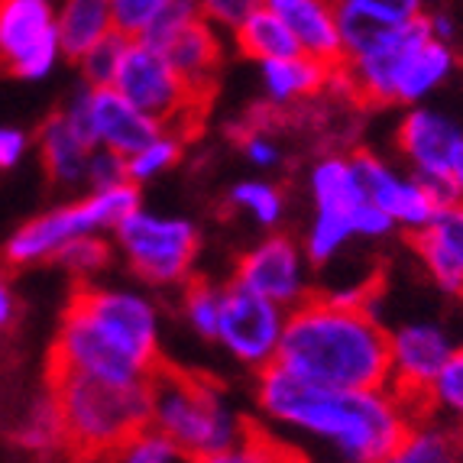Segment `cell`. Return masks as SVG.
Listing matches in <instances>:
<instances>
[{"label": "cell", "instance_id": "6da1fadb", "mask_svg": "<svg viewBox=\"0 0 463 463\" xmlns=\"http://www.w3.org/2000/svg\"><path fill=\"white\" fill-rule=\"evenodd\" d=\"M256 402L263 415L301 434L327 440L347 460L383 463L392 460L409 428L402 402L379 389H337L298 376L279 360L260 370Z\"/></svg>", "mask_w": 463, "mask_h": 463}, {"label": "cell", "instance_id": "7a4b0ae2", "mask_svg": "<svg viewBox=\"0 0 463 463\" xmlns=\"http://www.w3.org/2000/svg\"><path fill=\"white\" fill-rule=\"evenodd\" d=\"M276 360L321 386L379 389L389 383V331L364 305L308 295L288 308Z\"/></svg>", "mask_w": 463, "mask_h": 463}, {"label": "cell", "instance_id": "3957f363", "mask_svg": "<svg viewBox=\"0 0 463 463\" xmlns=\"http://www.w3.org/2000/svg\"><path fill=\"white\" fill-rule=\"evenodd\" d=\"M52 366L104 379H149L159 366V315L127 288H78L52 347Z\"/></svg>", "mask_w": 463, "mask_h": 463}, {"label": "cell", "instance_id": "277c9868", "mask_svg": "<svg viewBox=\"0 0 463 463\" xmlns=\"http://www.w3.org/2000/svg\"><path fill=\"white\" fill-rule=\"evenodd\" d=\"M149 421L178 444L182 457L204 463L263 460V434L227 405L224 389L198 373L156 366L149 373Z\"/></svg>", "mask_w": 463, "mask_h": 463}, {"label": "cell", "instance_id": "5b68a950", "mask_svg": "<svg viewBox=\"0 0 463 463\" xmlns=\"http://www.w3.org/2000/svg\"><path fill=\"white\" fill-rule=\"evenodd\" d=\"M49 395L62 418L65 448L78 457H114L137 428L149 425V379H104L52 366Z\"/></svg>", "mask_w": 463, "mask_h": 463}, {"label": "cell", "instance_id": "8992f818", "mask_svg": "<svg viewBox=\"0 0 463 463\" xmlns=\"http://www.w3.org/2000/svg\"><path fill=\"white\" fill-rule=\"evenodd\" d=\"M457 69V52L450 43L438 39L428 14L411 16L399 43L366 59L337 62L331 69V85L364 104H421L438 85H444Z\"/></svg>", "mask_w": 463, "mask_h": 463}, {"label": "cell", "instance_id": "52a82bcc", "mask_svg": "<svg viewBox=\"0 0 463 463\" xmlns=\"http://www.w3.org/2000/svg\"><path fill=\"white\" fill-rule=\"evenodd\" d=\"M114 88L130 100L133 108L153 117L156 124L188 139L201 130V117L208 100L188 88V81L175 71V65L163 55V49L146 39H127L124 59L114 75Z\"/></svg>", "mask_w": 463, "mask_h": 463}, {"label": "cell", "instance_id": "ba28073f", "mask_svg": "<svg viewBox=\"0 0 463 463\" xmlns=\"http://www.w3.org/2000/svg\"><path fill=\"white\" fill-rule=\"evenodd\" d=\"M139 208V185L120 182L114 188H100L88 198H78L71 204L33 217L30 224L10 237L7 260L14 266H36L55 260V253L75 237L85 233H108L124 221L130 211Z\"/></svg>", "mask_w": 463, "mask_h": 463}, {"label": "cell", "instance_id": "9c48e42d", "mask_svg": "<svg viewBox=\"0 0 463 463\" xmlns=\"http://www.w3.org/2000/svg\"><path fill=\"white\" fill-rule=\"evenodd\" d=\"M127 266L149 286H185L198 256V231L185 217L130 211L114 227Z\"/></svg>", "mask_w": 463, "mask_h": 463}, {"label": "cell", "instance_id": "30bf717a", "mask_svg": "<svg viewBox=\"0 0 463 463\" xmlns=\"http://www.w3.org/2000/svg\"><path fill=\"white\" fill-rule=\"evenodd\" d=\"M399 149L444 204L463 201V130L454 120L428 108L409 110L399 124Z\"/></svg>", "mask_w": 463, "mask_h": 463}, {"label": "cell", "instance_id": "8fae6325", "mask_svg": "<svg viewBox=\"0 0 463 463\" xmlns=\"http://www.w3.org/2000/svg\"><path fill=\"white\" fill-rule=\"evenodd\" d=\"M286 317L288 308L263 298L253 288L240 286L233 279L231 286L221 288V317H217L214 340L227 354L237 356L240 364L263 370L276 360Z\"/></svg>", "mask_w": 463, "mask_h": 463}, {"label": "cell", "instance_id": "7c38bea8", "mask_svg": "<svg viewBox=\"0 0 463 463\" xmlns=\"http://www.w3.org/2000/svg\"><path fill=\"white\" fill-rule=\"evenodd\" d=\"M65 59L55 0H0V65L16 78L39 81Z\"/></svg>", "mask_w": 463, "mask_h": 463}, {"label": "cell", "instance_id": "4fadbf2b", "mask_svg": "<svg viewBox=\"0 0 463 463\" xmlns=\"http://www.w3.org/2000/svg\"><path fill=\"white\" fill-rule=\"evenodd\" d=\"M65 114L94 146H108L120 156H130L146 139L165 130V127L156 124L153 117L133 108L114 85H85L71 98Z\"/></svg>", "mask_w": 463, "mask_h": 463}, {"label": "cell", "instance_id": "5bb4252c", "mask_svg": "<svg viewBox=\"0 0 463 463\" xmlns=\"http://www.w3.org/2000/svg\"><path fill=\"white\" fill-rule=\"evenodd\" d=\"M450 340L434 325H405L389 334V383L386 389L402 402L411 421L425 415V392L434 373L450 356Z\"/></svg>", "mask_w": 463, "mask_h": 463}, {"label": "cell", "instance_id": "9a60e30c", "mask_svg": "<svg viewBox=\"0 0 463 463\" xmlns=\"http://www.w3.org/2000/svg\"><path fill=\"white\" fill-rule=\"evenodd\" d=\"M354 159L356 169H360V178H364L366 198L386 211L395 227H405L411 233L425 231L438 217V211L444 208V198L418 175H399V172L389 169L383 159H376L370 153H356Z\"/></svg>", "mask_w": 463, "mask_h": 463}, {"label": "cell", "instance_id": "2e32d148", "mask_svg": "<svg viewBox=\"0 0 463 463\" xmlns=\"http://www.w3.org/2000/svg\"><path fill=\"white\" fill-rule=\"evenodd\" d=\"M240 286L253 288L263 298L276 301L282 308H295L301 298H308L305 286V253L288 237H269L256 243L237 263Z\"/></svg>", "mask_w": 463, "mask_h": 463}, {"label": "cell", "instance_id": "e0dca14e", "mask_svg": "<svg viewBox=\"0 0 463 463\" xmlns=\"http://www.w3.org/2000/svg\"><path fill=\"white\" fill-rule=\"evenodd\" d=\"M163 55L175 65V71L188 81L194 94L201 100L214 98L217 75H221V65H224V46H221V33L211 20L204 16H194L192 24L178 26L172 36H165L159 43Z\"/></svg>", "mask_w": 463, "mask_h": 463}, {"label": "cell", "instance_id": "ac0fdd59", "mask_svg": "<svg viewBox=\"0 0 463 463\" xmlns=\"http://www.w3.org/2000/svg\"><path fill=\"white\" fill-rule=\"evenodd\" d=\"M411 247L428 276L444 292L463 298V201L444 204L425 231L411 233Z\"/></svg>", "mask_w": 463, "mask_h": 463}, {"label": "cell", "instance_id": "d6986e66", "mask_svg": "<svg viewBox=\"0 0 463 463\" xmlns=\"http://www.w3.org/2000/svg\"><path fill=\"white\" fill-rule=\"evenodd\" d=\"M266 7L288 26L301 52L337 65L344 59L337 30V0H263Z\"/></svg>", "mask_w": 463, "mask_h": 463}, {"label": "cell", "instance_id": "ffe728a7", "mask_svg": "<svg viewBox=\"0 0 463 463\" xmlns=\"http://www.w3.org/2000/svg\"><path fill=\"white\" fill-rule=\"evenodd\" d=\"M91 149L94 143L71 124V117L65 110L49 117L46 124H43V130H39V156H43V165H46L49 178L59 182V185L85 182Z\"/></svg>", "mask_w": 463, "mask_h": 463}, {"label": "cell", "instance_id": "44dd1931", "mask_svg": "<svg viewBox=\"0 0 463 463\" xmlns=\"http://www.w3.org/2000/svg\"><path fill=\"white\" fill-rule=\"evenodd\" d=\"M331 69L334 65L321 62L315 55L295 52L260 62V78H263V88L272 104H295V100L315 98L325 91L331 85Z\"/></svg>", "mask_w": 463, "mask_h": 463}, {"label": "cell", "instance_id": "7402d4cb", "mask_svg": "<svg viewBox=\"0 0 463 463\" xmlns=\"http://www.w3.org/2000/svg\"><path fill=\"white\" fill-rule=\"evenodd\" d=\"M409 20H389V16L376 14V10L356 7V4H337V30H340V49L344 59L340 62H354V59H366L383 49L395 46Z\"/></svg>", "mask_w": 463, "mask_h": 463}, {"label": "cell", "instance_id": "603a6c76", "mask_svg": "<svg viewBox=\"0 0 463 463\" xmlns=\"http://www.w3.org/2000/svg\"><path fill=\"white\" fill-rule=\"evenodd\" d=\"M55 24L65 59L85 55L94 43L117 33L110 0H55Z\"/></svg>", "mask_w": 463, "mask_h": 463}, {"label": "cell", "instance_id": "cb8c5ba5", "mask_svg": "<svg viewBox=\"0 0 463 463\" xmlns=\"http://www.w3.org/2000/svg\"><path fill=\"white\" fill-rule=\"evenodd\" d=\"M311 198L317 211H354L366 201L354 156H327L311 169Z\"/></svg>", "mask_w": 463, "mask_h": 463}, {"label": "cell", "instance_id": "d4e9b609", "mask_svg": "<svg viewBox=\"0 0 463 463\" xmlns=\"http://www.w3.org/2000/svg\"><path fill=\"white\" fill-rule=\"evenodd\" d=\"M233 43L247 59L256 62H269V59H282V55L301 52L295 36L288 33V26L272 14L269 7H260L243 20V24L233 30Z\"/></svg>", "mask_w": 463, "mask_h": 463}, {"label": "cell", "instance_id": "484cf974", "mask_svg": "<svg viewBox=\"0 0 463 463\" xmlns=\"http://www.w3.org/2000/svg\"><path fill=\"white\" fill-rule=\"evenodd\" d=\"M463 438L454 428H438V425H411L402 434V444L395 450L392 460L399 463H448L460 457Z\"/></svg>", "mask_w": 463, "mask_h": 463}, {"label": "cell", "instance_id": "4316f807", "mask_svg": "<svg viewBox=\"0 0 463 463\" xmlns=\"http://www.w3.org/2000/svg\"><path fill=\"white\" fill-rule=\"evenodd\" d=\"M182 159V137L172 130H159L153 139H146L139 149L127 156V178L133 185H146Z\"/></svg>", "mask_w": 463, "mask_h": 463}, {"label": "cell", "instance_id": "83f0119b", "mask_svg": "<svg viewBox=\"0 0 463 463\" xmlns=\"http://www.w3.org/2000/svg\"><path fill=\"white\" fill-rule=\"evenodd\" d=\"M354 237L350 227V211H317L311 221L308 240H305V260L315 266H325L327 260L340 253V247Z\"/></svg>", "mask_w": 463, "mask_h": 463}, {"label": "cell", "instance_id": "f1b7e54d", "mask_svg": "<svg viewBox=\"0 0 463 463\" xmlns=\"http://www.w3.org/2000/svg\"><path fill=\"white\" fill-rule=\"evenodd\" d=\"M231 208L247 211L260 227H276L282 221V211H286V201L272 182L263 178H247L240 185L231 188Z\"/></svg>", "mask_w": 463, "mask_h": 463}, {"label": "cell", "instance_id": "f546056e", "mask_svg": "<svg viewBox=\"0 0 463 463\" xmlns=\"http://www.w3.org/2000/svg\"><path fill=\"white\" fill-rule=\"evenodd\" d=\"M434 411H448L463 421V350H450L444 366L434 373L425 392V415H434Z\"/></svg>", "mask_w": 463, "mask_h": 463}, {"label": "cell", "instance_id": "4dcf8cb0", "mask_svg": "<svg viewBox=\"0 0 463 463\" xmlns=\"http://www.w3.org/2000/svg\"><path fill=\"white\" fill-rule=\"evenodd\" d=\"M110 243L100 240V233H85V237L69 240L59 253H55V263L62 266L65 272H71L75 279H94L98 272H104L110 266Z\"/></svg>", "mask_w": 463, "mask_h": 463}, {"label": "cell", "instance_id": "1f68e13d", "mask_svg": "<svg viewBox=\"0 0 463 463\" xmlns=\"http://www.w3.org/2000/svg\"><path fill=\"white\" fill-rule=\"evenodd\" d=\"M117 460H127V463H172V460H185L178 444L163 431V428H156L153 421L130 434V438L117 448Z\"/></svg>", "mask_w": 463, "mask_h": 463}, {"label": "cell", "instance_id": "d6a6232c", "mask_svg": "<svg viewBox=\"0 0 463 463\" xmlns=\"http://www.w3.org/2000/svg\"><path fill=\"white\" fill-rule=\"evenodd\" d=\"M182 311L192 331L204 340H214L217 317H221V288L204 282V279H188L185 295H182Z\"/></svg>", "mask_w": 463, "mask_h": 463}, {"label": "cell", "instance_id": "836d02e7", "mask_svg": "<svg viewBox=\"0 0 463 463\" xmlns=\"http://www.w3.org/2000/svg\"><path fill=\"white\" fill-rule=\"evenodd\" d=\"M20 444L26 450H59L65 448V431H62V418L55 409V399L46 395L43 402H36L26 415L24 428H20Z\"/></svg>", "mask_w": 463, "mask_h": 463}, {"label": "cell", "instance_id": "e575fe53", "mask_svg": "<svg viewBox=\"0 0 463 463\" xmlns=\"http://www.w3.org/2000/svg\"><path fill=\"white\" fill-rule=\"evenodd\" d=\"M127 39L130 36H124V33H110L100 43H94L85 55H78L75 62L81 65L85 85H114V75L120 69V59H124Z\"/></svg>", "mask_w": 463, "mask_h": 463}, {"label": "cell", "instance_id": "d590c367", "mask_svg": "<svg viewBox=\"0 0 463 463\" xmlns=\"http://www.w3.org/2000/svg\"><path fill=\"white\" fill-rule=\"evenodd\" d=\"M120 182H130L127 178V156L114 153L108 146H94L85 169V185L91 192H100V188H114Z\"/></svg>", "mask_w": 463, "mask_h": 463}, {"label": "cell", "instance_id": "8d00e7d4", "mask_svg": "<svg viewBox=\"0 0 463 463\" xmlns=\"http://www.w3.org/2000/svg\"><path fill=\"white\" fill-rule=\"evenodd\" d=\"M165 4H169V0H110L117 33H124V36H143V30L159 16V10H163Z\"/></svg>", "mask_w": 463, "mask_h": 463}, {"label": "cell", "instance_id": "74e56055", "mask_svg": "<svg viewBox=\"0 0 463 463\" xmlns=\"http://www.w3.org/2000/svg\"><path fill=\"white\" fill-rule=\"evenodd\" d=\"M204 20L217 26V30H237L253 10L263 7V0H194Z\"/></svg>", "mask_w": 463, "mask_h": 463}, {"label": "cell", "instance_id": "f35d334b", "mask_svg": "<svg viewBox=\"0 0 463 463\" xmlns=\"http://www.w3.org/2000/svg\"><path fill=\"white\" fill-rule=\"evenodd\" d=\"M350 227H354V237L376 240V237H386L395 224H392V217H389L386 211L366 198V201H360L354 211H350Z\"/></svg>", "mask_w": 463, "mask_h": 463}, {"label": "cell", "instance_id": "ab89813d", "mask_svg": "<svg viewBox=\"0 0 463 463\" xmlns=\"http://www.w3.org/2000/svg\"><path fill=\"white\" fill-rule=\"evenodd\" d=\"M243 153L253 165L260 169H272L279 165V146L276 139L263 130V127H253V130H243Z\"/></svg>", "mask_w": 463, "mask_h": 463}, {"label": "cell", "instance_id": "60d3db41", "mask_svg": "<svg viewBox=\"0 0 463 463\" xmlns=\"http://www.w3.org/2000/svg\"><path fill=\"white\" fill-rule=\"evenodd\" d=\"M337 4H356V7L376 10V14L389 16V20H411V16L425 14L428 0H337Z\"/></svg>", "mask_w": 463, "mask_h": 463}, {"label": "cell", "instance_id": "b9f144b4", "mask_svg": "<svg viewBox=\"0 0 463 463\" xmlns=\"http://www.w3.org/2000/svg\"><path fill=\"white\" fill-rule=\"evenodd\" d=\"M30 149V137L16 127H0V169H14Z\"/></svg>", "mask_w": 463, "mask_h": 463}, {"label": "cell", "instance_id": "7bdbcfd3", "mask_svg": "<svg viewBox=\"0 0 463 463\" xmlns=\"http://www.w3.org/2000/svg\"><path fill=\"white\" fill-rule=\"evenodd\" d=\"M428 24H431V33L444 43H454V20L444 14H428Z\"/></svg>", "mask_w": 463, "mask_h": 463}, {"label": "cell", "instance_id": "ee69618b", "mask_svg": "<svg viewBox=\"0 0 463 463\" xmlns=\"http://www.w3.org/2000/svg\"><path fill=\"white\" fill-rule=\"evenodd\" d=\"M10 317H14V292H10L7 279L0 276V327H7Z\"/></svg>", "mask_w": 463, "mask_h": 463}]
</instances>
